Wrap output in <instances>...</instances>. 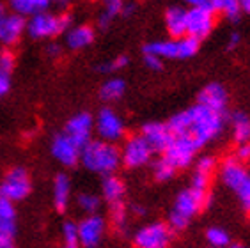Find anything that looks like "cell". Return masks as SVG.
<instances>
[{
	"label": "cell",
	"mask_w": 250,
	"mask_h": 248,
	"mask_svg": "<svg viewBox=\"0 0 250 248\" xmlns=\"http://www.w3.org/2000/svg\"><path fill=\"white\" fill-rule=\"evenodd\" d=\"M77 204L85 215H98V211L101 207V197H98L96 193H91V191H83L77 197Z\"/></svg>",
	"instance_id": "f546056e"
},
{
	"label": "cell",
	"mask_w": 250,
	"mask_h": 248,
	"mask_svg": "<svg viewBox=\"0 0 250 248\" xmlns=\"http://www.w3.org/2000/svg\"><path fill=\"white\" fill-rule=\"evenodd\" d=\"M217 23V13L211 5H197L187 9V36L199 39H206Z\"/></svg>",
	"instance_id": "ba28073f"
},
{
	"label": "cell",
	"mask_w": 250,
	"mask_h": 248,
	"mask_svg": "<svg viewBox=\"0 0 250 248\" xmlns=\"http://www.w3.org/2000/svg\"><path fill=\"white\" fill-rule=\"evenodd\" d=\"M131 211H133L135 215H146V209L142 207V206H139V204L131 206Z\"/></svg>",
	"instance_id": "f907efd6"
},
{
	"label": "cell",
	"mask_w": 250,
	"mask_h": 248,
	"mask_svg": "<svg viewBox=\"0 0 250 248\" xmlns=\"http://www.w3.org/2000/svg\"><path fill=\"white\" fill-rule=\"evenodd\" d=\"M125 195H126V186L121 177H117L116 174L103 177V183H101V199L106 204L112 206V204H117V202H123Z\"/></svg>",
	"instance_id": "603a6c76"
},
{
	"label": "cell",
	"mask_w": 250,
	"mask_h": 248,
	"mask_svg": "<svg viewBox=\"0 0 250 248\" xmlns=\"http://www.w3.org/2000/svg\"><path fill=\"white\" fill-rule=\"evenodd\" d=\"M77 225H78L80 247L100 248L106 232V220L101 215H85Z\"/></svg>",
	"instance_id": "7c38bea8"
},
{
	"label": "cell",
	"mask_w": 250,
	"mask_h": 248,
	"mask_svg": "<svg viewBox=\"0 0 250 248\" xmlns=\"http://www.w3.org/2000/svg\"><path fill=\"white\" fill-rule=\"evenodd\" d=\"M206 241L211 248H227L231 245V234L222 227H209L206 230Z\"/></svg>",
	"instance_id": "f1b7e54d"
},
{
	"label": "cell",
	"mask_w": 250,
	"mask_h": 248,
	"mask_svg": "<svg viewBox=\"0 0 250 248\" xmlns=\"http://www.w3.org/2000/svg\"><path fill=\"white\" fill-rule=\"evenodd\" d=\"M217 170V160L213 156H201L192 174V188L199 191H209L211 177Z\"/></svg>",
	"instance_id": "ac0fdd59"
},
{
	"label": "cell",
	"mask_w": 250,
	"mask_h": 248,
	"mask_svg": "<svg viewBox=\"0 0 250 248\" xmlns=\"http://www.w3.org/2000/svg\"><path fill=\"white\" fill-rule=\"evenodd\" d=\"M80 162L87 170L101 174V176H112L116 174L121 163V149L114 144L105 140H91L82 147Z\"/></svg>",
	"instance_id": "3957f363"
},
{
	"label": "cell",
	"mask_w": 250,
	"mask_h": 248,
	"mask_svg": "<svg viewBox=\"0 0 250 248\" xmlns=\"http://www.w3.org/2000/svg\"><path fill=\"white\" fill-rule=\"evenodd\" d=\"M128 64H130V59L126 57V55H117L116 59L100 64L96 69L101 73H116V71H119V69H123V67H126Z\"/></svg>",
	"instance_id": "e575fe53"
},
{
	"label": "cell",
	"mask_w": 250,
	"mask_h": 248,
	"mask_svg": "<svg viewBox=\"0 0 250 248\" xmlns=\"http://www.w3.org/2000/svg\"><path fill=\"white\" fill-rule=\"evenodd\" d=\"M240 162L247 163L250 162V142L243 144V145H238V149H236V154H234Z\"/></svg>",
	"instance_id": "60d3db41"
},
{
	"label": "cell",
	"mask_w": 250,
	"mask_h": 248,
	"mask_svg": "<svg viewBox=\"0 0 250 248\" xmlns=\"http://www.w3.org/2000/svg\"><path fill=\"white\" fill-rule=\"evenodd\" d=\"M190 115V131L188 135L195 140L199 147H204L206 144L218 139L226 126V115L220 112H215L211 108H206L202 105H193L188 108Z\"/></svg>",
	"instance_id": "7a4b0ae2"
},
{
	"label": "cell",
	"mask_w": 250,
	"mask_h": 248,
	"mask_svg": "<svg viewBox=\"0 0 250 248\" xmlns=\"http://www.w3.org/2000/svg\"><path fill=\"white\" fill-rule=\"evenodd\" d=\"M123 9H125V0H105V5H103V13L112 20L123 15Z\"/></svg>",
	"instance_id": "d590c367"
},
{
	"label": "cell",
	"mask_w": 250,
	"mask_h": 248,
	"mask_svg": "<svg viewBox=\"0 0 250 248\" xmlns=\"http://www.w3.org/2000/svg\"><path fill=\"white\" fill-rule=\"evenodd\" d=\"M185 4H188L190 7H197V5H209L211 0H183Z\"/></svg>",
	"instance_id": "f6af8a7d"
},
{
	"label": "cell",
	"mask_w": 250,
	"mask_h": 248,
	"mask_svg": "<svg viewBox=\"0 0 250 248\" xmlns=\"http://www.w3.org/2000/svg\"><path fill=\"white\" fill-rule=\"evenodd\" d=\"M126 92V82L123 78H108L101 85L100 98L103 101H117L121 100Z\"/></svg>",
	"instance_id": "484cf974"
},
{
	"label": "cell",
	"mask_w": 250,
	"mask_h": 248,
	"mask_svg": "<svg viewBox=\"0 0 250 248\" xmlns=\"http://www.w3.org/2000/svg\"><path fill=\"white\" fill-rule=\"evenodd\" d=\"M94 129V119L89 112H78L77 115H73L71 119L66 123L64 133L67 137H71L75 142L83 147L87 142H91V135Z\"/></svg>",
	"instance_id": "2e32d148"
},
{
	"label": "cell",
	"mask_w": 250,
	"mask_h": 248,
	"mask_svg": "<svg viewBox=\"0 0 250 248\" xmlns=\"http://www.w3.org/2000/svg\"><path fill=\"white\" fill-rule=\"evenodd\" d=\"M153 154L154 151L142 135H131L121 149V163L126 168H140L151 162Z\"/></svg>",
	"instance_id": "30bf717a"
},
{
	"label": "cell",
	"mask_w": 250,
	"mask_h": 248,
	"mask_svg": "<svg viewBox=\"0 0 250 248\" xmlns=\"http://www.w3.org/2000/svg\"><path fill=\"white\" fill-rule=\"evenodd\" d=\"M0 248H16L13 238H0Z\"/></svg>",
	"instance_id": "7dc6e473"
},
{
	"label": "cell",
	"mask_w": 250,
	"mask_h": 248,
	"mask_svg": "<svg viewBox=\"0 0 250 248\" xmlns=\"http://www.w3.org/2000/svg\"><path fill=\"white\" fill-rule=\"evenodd\" d=\"M227 101H229V94H227V89L218 82H211L204 85L199 91L197 94V103L206 108H211L215 112H220L224 114L227 108Z\"/></svg>",
	"instance_id": "e0dca14e"
},
{
	"label": "cell",
	"mask_w": 250,
	"mask_h": 248,
	"mask_svg": "<svg viewBox=\"0 0 250 248\" xmlns=\"http://www.w3.org/2000/svg\"><path fill=\"white\" fill-rule=\"evenodd\" d=\"M199 149L201 147L195 144V140H193L190 135H179V137H174L172 144L168 145V149L162 156H164L176 170H181V168H187L192 165Z\"/></svg>",
	"instance_id": "9c48e42d"
},
{
	"label": "cell",
	"mask_w": 250,
	"mask_h": 248,
	"mask_svg": "<svg viewBox=\"0 0 250 248\" xmlns=\"http://www.w3.org/2000/svg\"><path fill=\"white\" fill-rule=\"evenodd\" d=\"M140 135L147 140V144L151 145V149H153L154 153H160V154H164L174 140V133L167 126V123H158V121L144 124Z\"/></svg>",
	"instance_id": "9a60e30c"
},
{
	"label": "cell",
	"mask_w": 250,
	"mask_h": 248,
	"mask_svg": "<svg viewBox=\"0 0 250 248\" xmlns=\"http://www.w3.org/2000/svg\"><path fill=\"white\" fill-rule=\"evenodd\" d=\"M46 53H48L50 57H59V55L62 53V46L59 43H50L48 46H46Z\"/></svg>",
	"instance_id": "7bdbcfd3"
},
{
	"label": "cell",
	"mask_w": 250,
	"mask_h": 248,
	"mask_svg": "<svg viewBox=\"0 0 250 248\" xmlns=\"http://www.w3.org/2000/svg\"><path fill=\"white\" fill-rule=\"evenodd\" d=\"M232 126V140L238 145L250 142V115L243 110H236L231 115Z\"/></svg>",
	"instance_id": "d4e9b609"
},
{
	"label": "cell",
	"mask_w": 250,
	"mask_h": 248,
	"mask_svg": "<svg viewBox=\"0 0 250 248\" xmlns=\"http://www.w3.org/2000/svg\"><path fill=\"white\" fill-rule=\"evenodd\" d=\"M165 29L170 39H181L187 36V9L172 5L165 11Z\"/></svg>",
	"instance_id": "44dd1931"
},
{
	"label": "cell",
	"mask_w": 250,
	"mask_h": 248,
	"mask_svg": "<svg viewBox=\"0 0 250 248\" xmlns=\"http://www.w3.org/2000/svg\"><path fill=\"white\" fill-rule=\"evenodd\" d=\"M7 16H9V13H7V7H5L4 4H0V30H2V27H4Z\"/></svg>",
	"instance_id": "bcb514c9"
},
{
	"label": "cell",
	"mask_w": 250,
	"mask_h": 248,
	"mask_svg": "<svg viewBox=\"0 0 250 248\" xmlns=\"http://www.w3.org/2000/svg\"><path fill=\"white\" fill-rule=\"evenodd\" d=\"M32 191L30 174L25 167L11 168L0 183V197L11 202H20L27 199Z\"/></svg>",
	"instance_id": "8992f818"
},
{
	"label": "cell",
	"mask_w": 250,
	"mask_h": 248,
	"mask_svg": "<svg viewBox=\"0 0 250 248\" xmlns=\"http://www.w3.org/2000/svg\"><path fill=\"white\" fill-rule=\"evenodd\" d=\"M108 216H110V224L114 230L119 234H125L126 229H128V209H126L125 202L108 206Z\"/></svg>",
	"instance_id": "83f0119b"
},
{
	"label": "cell",
	"mask_w": 250,
	"mask_h": 248,
	"mask_svg": "<svg viewBox=\"0 0 250 248\" xmlns=\"http://www.w3.org/2000/svg\"><path fill=\"white\" fill-rule=\"evenodd\" d=\"M218 176H220L222 185L226 186V188H229L232 191H238L247 183L250 174L247 170L245 163L240 162L236 156H229L220 163Z\"/></svg>",
	"instance_id": "4fadbf2b"
},
{
	"label": "cell",
	"mask_w": 250,
	"mask_h": 248,
	"mask_svg": "<svg viewBox=\"0 0 250 248\" xmlns=\"http://www.w3.org/2000/svg\"><path fill=\"white\" fill-rule=\"evenodd\" d=\"M135 248H139V247H135Z\"/></svg>",
	"instance_id": "11a10c76"
},
{
	"label": "cell",
	"mask_w": 250,
	"mask_h": 248,
	"mask_svg": "<svg viewBox=\"0 0 250 248\" xmlns=\"http://www.w3.org/2000/svg\"><path fill=\"white\" fill-rule=\"evenodd\" d=\"M94 128H96L98 135L101 140L105 142H117L126 135V126L125 121L121 119V115L117 114L114 108H101L98 112V117L94 119Z\"/></svg>",
	"instance_id": "8fae6325"
},
{
	"label": "cell",
	"mask_w": 250,
	"mask_h": 248,
	"mask_svg": "<svg viewBox=\"0 0 250 248\" xmlns=\"http://www.w3.org/2000/svg\"><path fill=\"white\" fill-rule=\"evenodd\" d=\"M217 15H224L229 21H238L241 16V7L238 0H211L209 4Z\"/></svg>",
	"instance_id": "4316f807"
},
{
	"label": "cell",
	"mask_w": 250,
	"mask_h": 248,
	"mask_svg": "<svg viewBox=\"0 0 250 248\" xmlns=\"http://www.w3.org/2000/svg\"><path fill=\"white\" fill-rule=\"evenodd\" d=\"M176 172L178 170H176L164 156L153 163V176H154V179L160 183H165V181H168V179H172V177L176 176Z\"/></svg>",
	"instance_id": "1f68e13d"
},
{
	"label": "cell",
	"mask_w": 250,
	"mask_h": 248,
	"mask_svg": "<svg viewBox=\"0 0 250 248\" xmlns=\"http://www.w3.org/2000/svg\"><path fill=\"white\" fill-rule=\"evenodd\" d=\"M82 147L66 133H59L52 140V156L64 167H75L80 162Z\"/></svg>",
	"instance_id": "5bb4252c"
},
{
	"label": "cell",
	"mask_w": 250,
	"mask_h": 248,
	"mask_svg": "<svg viewBox=\"0 0 250 248\" xmlns=\"http://www.w3.org/2000/svg\"><path fill=\"white\" fill-rule=\"evenodd\" d=\"M133 11H135V5L131 4V2H130V4H125V9H123V16H130L131 13H133Z\"/></svg>",
	"instance_id": "681fc988"
},
{
	"label": "cell",
	"mask_w": 250,
	"mask_h": 248,
	"mask_svg": "<svg viewBox=\"0 0 250 248\" xmlns=\"http://www.w3.org/2000/svg\"><path fill=\"white\" fill-rule=\"evenodd\" d=\"M144 66L151 71H160L164 67V61L156 55H151V53H144Z\"/></svg>",
	"instance_id": "ab89813d"
},
{
	"label": "cell",
	"mask_w": 250,
	"mask_h": 248,
	"mask_svg": "<svg viewBox=\"0 0 250 248\" xmlns=\"http://www.w3.org/2000/svg\"><path fill=\"white\" fill-rule=\"evenodd\" d=\"M240 2V7L243 13H249L250 15V0H238Z\"/></svg>",
	"instance_id": "c3c4849f"
},
{
	"label": "cell",
	"mask_w": 250,
	"mask_h": 248,
	"mask_svg": "<svg viewBox=\"0 0 250 248\" xmlns=\"http://www.w3.org/2000/svg\"><path fill=\"white\" fill-rule=\"evenodd\" d=\"M71 2V0H52V4H55V5H67Z\"/></svg>",
	"instance_id": "816d5d0a"
},
{
	"label": "cell",
	"mask_w": 250,
	"mask_h": 248,
	"mask_svg": "<svg viewBox=\"0 0 250 248\" xmlns=\"http://www.w3.org/2000/svg\"><path fill=\"white\" fill-rule=\"evenodd\" d=\"M94 38H96V32L91 25H77V27L66 30V46L69 50L78 52V50L91 46Z\"/></svg>",
	"instance_id": "7402d4cb"
},
{
	"label": "cell",
	"mask_w": 250,
	"mask_h": 248,
	"mask_svg": "<svg viewBox=\"0 0 250 248\" xmlns=\"http://www.w3.org/2000/svg\"><path fill=\"white\" fill-rule=\"evenodd\" d=\"M0 220H16L15 202L0 197Z\"/></svg>",
	"instance_id": "8d00e7d4"
},
{
	"label": "cell",
	"mask_w": 250,
	"mask_h": 248,
	"mask_svg": "<svg viewBox=\"0 0 250 248\" xmlns=\"http://www.w3.org/2000/svg\"><path fill=\"white\" fill-rule=\"evenodd\" d=\"M53 207L59 213H64L69 206V199H71V179L67 174L59 172L57 176L53 177Z\"/></svg>",
	"instance_id": "ffe728a7"
},
{
	"label": "cell",
	"mask_w": 250,
	"mask_h": 248,
	"mask_svg": "<svg viewBox=\"0 0 250 248\" xmlns=\"http://www.w3.org/2000/svg\"><path fill=\"white\" fill-rule=\"evenodd\" d=\"M211 202V195L209 191H199L193 190L192 186L187 188V190L179 191L176 201L172 204V209L168 213V227L174 230V232H179V230H185L190 225L195 216L201 213L202 209H206Z\"/></svg>",
	"instance_id": "6da1fadb"
},
{
	"label": "cell",
	"mask_w": 250,
	"mask_h": 248,
	"mask_svg": "<svg viewBox=\"0 0 250 248\" xmlns=\"http://www.w3.org/2000/svg\"><path fill=\"white\" fill-rule=\"evenodd\" d=\"M9 87H11V83H9V78H5V77H0V100L4 98L7 92H9Z\"/></svg>",
	"instance_id": "ee69618b"
},
{
	"label": "cell",
	"mask_w": 250,
	"mask_h": 248,
	"mask_svg": "<svg viewBox=\"0 0 250 248\" xmlns=\"http://www.w3.org/2000/svg\"><path fill=\"white\" fill-rule=\"evenodd\" d=\"M9 9L15 15L23 16V18H32V16L39 15L48 11V7L52 5V0H9Z\"/></svg>",
	"instance_id": "cb8c5ba5"
},
{
	"label": "cell",
	"mask_w": 250,
	"mask_h": 248,
	"mask_svg": "<svg viewBox=\"0 0 250 248\" xmlns=\"http://www.w3.org/2000/svg\"><path fill=\"white\" fill-rule=\"evenodd\" d=\"M25 30H27V21H25L23 16L9 13L4 27L0 30V44L7 48L13 46V44H16L21 39Z\"/></svg>",
	"instance_id": "d6986e66"
},
{
	"label": "cell",
	"mask_w": 250,
	"mask_h": 248,
	"mask_svg": "<svg viewBox=\"0 0 250 248\" xmlns=\"http://www.w3.org/2000/svg\"><path fill=\"white\" fill-rule=\"evenodd\" d=\"M238 193V199H240V204L241 207L245 209V213L250 216V177L247 179V183L241 186L240 190L236 191Z\"/></svg>",
	"instance_id": "74e56055"
},
{
	"label": "cell",
	"mask_w": 250,
	"mask_h": 248,
	"mask_svg": "<svg viewBox=\"0 0 250 248\" xmlns=\"http://www.w3.org/2000/svg\"><path fill=\"white\" fill-rule=\"evenodd\" d=\"M240 41H241V36L238 32H232L231 38H229V43H227V50L229 52H232V50H236V48L240 46Z\"/></svg>",
	"instance_id": "b9f144b4"
},
{
	"label": "cell",
	"mask_w": 250,
	"mask_h": 248,
	"mask_svg": "<svg viewBox=\"0 0 250 248\" xmlns=\"http://www.w3.org/2000/svg\"><path fill=\"white\" fill-rule=\"evenodd\" d=\"M201 41L192 36H185L181 39H165V41H153L142 46V52L164 59H190L197 55Z\"/></svg>",
	"instance_id": "277c9868"
},
{
	"label": "cell",
	"mask_w": 250,
	"mask_h": 248,
	"mask_svg": "<svg viewBox=\"0 0 250 248\" xmlns=\"http://www.w3.org/2000/svg\"><path fill=\"white\" fill-rule=\"evenodd\" d=\"M62 247L66 248H82L78 239V225L75 222H64L62 225Z\"/></svg>",
	"instance_id": "d6a6232c"
},
{
	"label": "cell",
	"mask_w": 250,
	"mask_h": 248,
	"mask_svg": "<svg viewBox=\"0 0 250 248\" xmlns=\"http://www.w3.org/2000/svg\"><path fill=\"white\" fill-rule=\"evenodd\" d=\"M71 25V16L66 13H39L32 16L27 23V34L32 39H52L67 30Z\"/></svg>",
	"instance_id": "5b68a950"
},
{
	"label": "cell",
	"mask_w": 250,
	"mask_h": 248,
	"mask_svg": "<svg viewBox=\"0 0 250 248\" xmlns=\"http://www.w3.org/2000/svg\"><path fill=\"white\" fill-rule=\"evenodd\" d=\"M16 236V220H0V238H13Z\"/></svg>",
	"instance_id": "f35d334b"
},
{
	"label": "cell",
	"mask_w": 250,
	"mask_h": 248,
	"mask_svg": "<svg viewBox=\"0 0 250 248\" xmlns=\"http://www.w3.org/2000/svg\"><path fill=\"white\" fill-rule=\"evenodd\" d=\"M167 126L170 128V131L174 133V137L188 135V131H190V115H188V110H183V112L174 114L172 117L168 119Z\"/></svg>",
	"instance_id": "4dcf8cb0"
},
{
	"label": "cell",
	"mask_w": 250,
	"mask_h": 248,
	"mask_svg": "<svg viewBox=\"0 0 250 248\" xmlns=\"http://www.w3.org/2000/svg\"><path fill=\"white\" fill-rule=\"evenodd\" d=\"M61 248H66V247H61Z\"/></svg>",
	"instance_id": "db71d44e"
},
{
	"label": "cell",
	"mask_w": 250,
	"mask_h": 248,
	"mask_svg": "<svg viewBox=\"0 0 250 248\" xmlns=\"http://www.w3.org/2000/svg\"><path fill=\"white\" fill-rule=\"evenodd\" d=\"M16 64L15 53L11 52L7 46H0V77L9 78Z\"/></svg>",
	"instance_id": "836d02e7"
},
{
	"label": "cell",
	"mask_w": 250,
	"mask_h": 248,
	"mask_svg": "<svg viewBox=\"0 0 250 248\" xmlns=\"http://www.w3.org/2000/svg\"><path fill=\"white\" fill-rule=\"evenodd\" d=\"M227 248H249V247H245V245H241V243H231Z\"/></svg>",
	"instance_id": "f5cc1de1"
},
{
	"label": "cell",
	"mask_w": 250,
	"mask_h": 248,
	"mask_svg": "<svg viewBox=\"0 0 250 248\" xmlns=\"http://www.w3.org/2000/svg\"><path fill=\"white\" fill-rule=\"evenodd\" d=\"M174 230L165 222H151L133 234V245L139 248H168Z\"/></svg>",
	"instance_id": "52a82bcc"
}]
</instances>
